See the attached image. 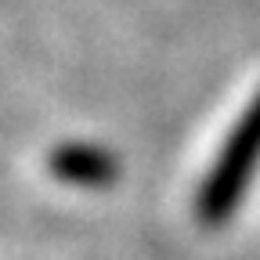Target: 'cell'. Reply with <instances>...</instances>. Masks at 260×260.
<instances>
[{
	"label": "cell",
	"mask_w": 260,
	"mask_h": 260,
	"mask_svg": "<svg viewBox=\"0 0 260 260\" xmlns=\"http://www.w3.org/2000/svg\"><path fill=\"white\" fill-rule=\"evenodd\" d=\"M256 162H260V90L242 109V116H239L235 130L228 134L206 184L199 188L195 213H199L203 224H220L239 210V199L256 170Z\"/></svg>",
	"instance_id": "1"
},
{
	"label": "cell",
	"mask_w": 260,
	"mask_h": 260,
	"mask_svg": "<svg viewBox=\"0 0 260 260\" xmlns=\"http://www.w3.org/2000/svg\"><path fill=\"white\" fill-rule=\"evenodd\" d=\"M51 174L73 184H109L116 177V162L109 152L94 145H65L51 152Z\"/></svg>",
	"instance_id": "2"
}]
</instances>
